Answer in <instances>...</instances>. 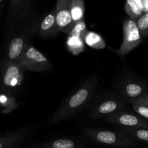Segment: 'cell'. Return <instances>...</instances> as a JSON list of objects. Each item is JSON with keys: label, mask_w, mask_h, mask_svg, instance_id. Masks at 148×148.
<instances>
[{"label": "cell", "mask_w": 148, "mask_h": 148, "mask_svg": "<svg viewBox=\"0 0 148 148\" xmlns=\"http://www.w3.org/2000/svg\"><path fill=\"white\" fill-rule=\"evenodd\" d=\"M38 23L37 12L33 1L30 0L10 1L7 26L11 33V38L23 37L31 40L32 38L37 34Z\"/></svg>", "instance_id": "6da1fadb"}, {"label": "cell", "mask_w": 148, "mask_h": 148, "mask_svg": "<svg viewBox=\"0 0 148 148\" xmlns=\"http://www.w3.org/2000/svg\"><path fill=\"white\" fill-rule=\"evenodd\" d=\"M98 75L90 76L62 102L49 119L51 124H56L75 116L92 100L98 88Z\"/></svg>", "instance_id": "7a4b0ae2"}, {"label": "cell", "mask_w": 148, "mask_h": 148, "mask_svg": "<svg viewBox=\"0 0 148 148\" xmlns=\"http://www.w3.org/2000/svg\"><path fill=\"white\" fill-rule=\"evenodd\" d=\"M83 134L94 143L108 147L132 148L138 145L134 139L121 132L88 128L84 130Z\"/></svg>", "instance_id": "3957f363"}, {"label": "cell", "mask_w": 148, "mask_h": 148, "mask_svg": "<svg viewBox=\"0 0 148 148\" xmlns=\"http://www.w3.org/2000/svg\"><path fill=\"white\" fill-rule=\"evenodd\" d=\"M24 72L18 62L6 59L0 76L1 91L13 95L23 83Z\"/></svg>", "instance_id": "277c9868"}, {"label": "cell", "mask_w": 148, "mask_h": 148, "mask_svg": "<svg viewBox=\"0 0 148 148\" xmlns=\"http://www.w3.org/2000/svg\"><path fill=\"white\" fill-rule=\"evenodd\" d=\"M24 72H46L53 69V65L40 51L30 44L18 62Z\"/></svg>", "instance_id": "5b68a950"}, {"label": "cell", "mask_w": 148, "mask_h": 148, "mask_svg": "<svg viewBox=\"0 0 148 148\" xmlns=\"http://www.w3.org/2000/svg\"><path fill=\"white\" fill-rule=\"evenodd\" d=\"M124 38L122 43L116 53L121 57L130 53L132 50L143 42V36H141L136 21L132 19H126L123 24Z\"/></svg>", "instance_id": "8992f818"}, {"label": "cell", "mask_w": 148, "mask_h": 148, "mask_svg": "<svg viewBox=\"0 0 148 148\" xmlns=\"http://www.w3.org/2000/svg\"><path fill=\"white\" fill-rule=\"evenodd\" d=\"M104 121L109 124H115L121 128L148 129V121L142 118L137 113L130 110H121L111 116L104 118Z\"/></svg>", "instance_id": "52a82bcc"}, {"label": "cell", "mask_w": 148, "mask_h": 148, "mask_svg": "<svg viewBox=\"0 0 148 148\" xmlns=\"http://www.w3.org/2000/svg\"><path fill=\"white\" fill-rule=\"evenodd\" d=\"M116 88L124 98L130 101L147 93L148 85L138 78L129 76L119 81Z\"/></svg>", "instance_id": "ba28073f"}, {"label": "cell", "mask_w": 148, "mask_h": 148, "mask_svg": "<svg viewBox=\"0 0 148 148\" xmlns=\"http://www.w3.org/2000/svg\"><path fill=\"white\" fill-rule=\"evenodd\" d=\"M125 103L118 97H110L97 103L88 114V117L92 119L106 118L121 110L125 109Z\"/></svg>", "instance_id": "9c48e42d"}, {"label": "cell", "mask_w": 148, "mask_h": 148, "mask_svg": "<svg viewBox=\"0 0 148 148\" xmlns=\"http://www.w3.org/2000/svg\"><path fill=\"white\" fill-rule=\"evenodd\" d=\"M71 1L72 0H59L55 7L56 22L59 32L69 35L74 27L71 15Z\"/></svg>", "instance_id": "30bf717a"}, {"label": "cell", "mask_w": 148, "mask_h": 148, "mask_svg": "<svg viewBox=\"0 0 148 148\" xmlns=\"http://www.w3.org/2000/svg\"><path fill=\"white\" fill-rule=\"evenodd\" d=\"M30 133L29 127L6 132L0 135V148H19Z\"/></svg>", "instance_id": "8fae6325"}, {"label": "cell", "mask_w": 148, "mask_h": 148, "mask_svg": "<svg viewBox=\"0 0 148 148\" xmlns=\"http://www.w3.org/2000/svg\"><path fill=\"white\" fill-rule=\"evenodd\" d=\"M59 33L56 22L55 9H53L39 22L37 34L42 38H49L56 36Z\"/></svg>", "instance_id": "7c38bea8"}, {"label": "cell", "mask_w": 148, "mask_h": 148, "mask_svg": "<svg viewBox=\"0 0 148 148\" xmlns=\"http://www.w3.org/2000/svg\"><path fill=\"white\" fill-rule=\"evenodd\" d=\"M84 143L70 138H58L33 145L27 148H82Z\"/></svg>", "instance_id": "4fadbf2b"}, {"label": "cell", "mask_w": 148, "mask_h": 148, "mask_svg": "<svg viewBox=\"0 0 148 148\" xmlns=\"http://www.w3.org/2000/svg\"><path fill=\"white\" fill-rule=\"evenodd\" d=\"M18 102L13 95L0 91V107L3 114H10L18 108Z\"/></svg>", "instance_id": "5bb4252c"}, {"label": "cell", "mask_w": 148, "mask_h": 148, "mask_svg": "<svg viewBox=\"0 0 148 148\" xmlns=\"http://www.w3.org/2000/svg\"><path fill=\"white\" fill-rule=\"evenodd\" d=\"M85 6L82 0H72L71 1V15L74 25L84 20Z\"/></svg>", "instance_id": "9a60e30c"}, {"label": "cell", "mask_w": 148, "mask_h": 148, "mask_svg": "<svg viewBox=\"0 0 148 148\" xmlns=\"http://www.w3.org/2000/svg\"><path fill=\"white\" fill-rule=\"evenodd\" d=\"M84 43L93 49H101L106 47V43L103 38L99 34L94 32L87 31L83 38Z\"/></svg>", "instance_id": "2e32d148"}, {"label": "cell", "mask_w": 148, "mask_h": 148, "mask_svg": "<svg viewBox=\"0 0 148 148\" xmlns=\"http://www.w3.org/2000/svg\"><path fill=\"white\" fill-rule=\"evenodd\" d=\"M121 132L127 134L132 139L148 143V129L144 128H121Z\"/></svg>", "instance_id": "e0dca14e"}, {"label": "cell", "mask_w": 148, "mask_h": 148, "mask_svg": "<svg viewBox=\"0 0 148 148\" xmlns=\"http://www.w3.org/2000/svg\"><path fill=\"white\" fill-rule=\"evenodd\" d=\"M125 11L130 19L137 20L143 15V10L139 5V2L133 0H129L125 3Z\"/></svg>", "instance_id": "ac0fdd59"}, {"label": "cell", "mask_w": 148, "mask_h": 148, "mask_svg": "<svg viewBox=\"0 0 148 148\" xmlns=\"http://www.w3.org/2000/svg\"><path fill=\"white\" fill-rule=\"evenodd\" d=\"M68 50L73 54L77 55L84 50V40L79 37L69 36L66 40Z\"/></svg>", "instance_id": "d6986e66"}, {"label": "cell", "mask_w": 148, "mask_h": 148, "mask_svg": "<svg viewBox=\"0 0 148 148\" xmlns=\"http://www.w3.org/2000/svg\"><path fill=\"white\" fill-rule=\"evenodd\" d=\"M136 23L143 38L148 37V12L137 19Z\"/></svg>", "instance_id": "ffe728a7"}, {"label": "cell", "mask_w": 148, "mask_h": 148, "mask_svg": "<svg viewBox=\"0 0 148 148\" xmlns=\"http://www.w3.org/2000/svg\"><path fill=\"white\" fill-rule=\"evenodd\" d=\"M87 31H88V30H87V27L85 23V21L82 20V21L77 23L74 25L73 28L71 30L69 36H76V37H79L80 38L83 39L84 36H85Z\"/></svg>", "instance_id": "44dd1931"}, {"label": "cell", "mask_w": 148, "mask_h": 148, "mask_svg": "<svg viewBox=\"0 0 148 148\" xmlns=\"http://www.w3.org/2000/svg\"><path fill=\"white\" fill-rule=\"evenodd\" d=\"M132 108L134 112L137 113L142 118L147 120L148 121V108L147 107L140 105H135V104L132 105Z\"/></svg>", "instance_id": "7402d4cb"}, {"label": "cell", "mask_w": 148, "mask_h": 148, "mask_svg": "<svg viewBox=\"0 0 148 148\" xmlns=\"http://www.w3.org/2000/svg\"><path fill=\"white\" fill-rule=\"evenodd\" d=\"M131 105H140L143 106L147 107L148 108V94H144L143 95L140 96V98H136V99L132 100V101H128Z\"/></svg>", "instance_id": "603a6c76"}, {"label": "cell", "mask_w": 148, "mask_h": 148, "mask_svg": "<svg viewBox=\"0 0 148 148\" xmlns=\"http://www.w3.org/2000/svg\"><path fill=\"white\" fill-rule=\"evenodd\" d=\"M3 3H4V1H1V0H0V17H1V12H2V10H3Z\"/></svg>", "instance_id": "cb8c5ba5"}]
</instances>
